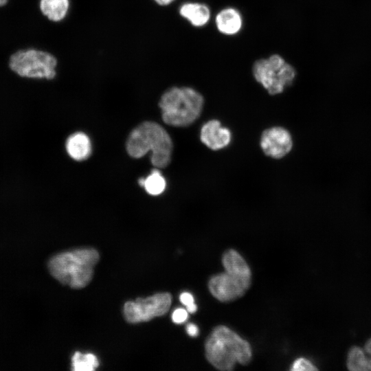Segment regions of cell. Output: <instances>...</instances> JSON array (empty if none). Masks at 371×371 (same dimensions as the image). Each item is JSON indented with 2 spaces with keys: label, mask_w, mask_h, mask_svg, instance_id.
<instances>
[{
  "label": "cell",
  "mask_w": 371,
  "mask_h": 371,
  "mask_svg": "<svg viewBox=\"0 0 371 371\" xmlns=\"http://www.w3.org/2000/svg\"><path fill=\"white\" fill-rule=\"evenodd\" d=\"M207 361L219 370H232L236 363L248 364L252 356L249 343L225 326H216L205 342Z\"/></svg>",
  "instance_id": "obj_1"
},
{
  "label": "cell",
  "mask_w": 371,
  "mask_h": 371,
  "mask_svg": "<svg viewBox=\"0 0 371 371\" xmlns=\"http://www.w3.org/2000/svg\"><path fill=\"white\" fill-rule=\"evenodd\" d=\"M99 258L96 249L82 248L54 256L47 266L50 274L60 283L73 289H81L92 280Z\"/></svg>",
  "instance_id": "obj_2"
},
{
  "label": "cell",
  "mask_w": 371,
  "mask_h": 371,
  "mask_svg": "<svg viewBox=\"0 0 371 371\" xmlns=\"http://www.w3.org/2000/svg\"><path fill=\"white\" fill-rule=\"evenodd\" d=\"M126 148L128 154L133 158H141L148 152H152V164L162 168L170 162L173 144L169 134L161 125L146 121L131 132Z\"/></svg>",
  "instance_id": "obj_3"
},
{
  "label": "cell",
  "mask_w": 371,
  "mask_h": 371,
  "mask_svg": "<svg viewBox=\"0 0 371 371\" xmlns=\"http://www.w3.org/2000/svg\"><path fill=\"white\" fill-rule=\"evenodd\" d=\"M225 271L216 274L208 281L211 294L222 302L242 297L251 285V273L243 256L235 249L227 250L223 255Z\"/></svg>",
  "instance_id": "obj_4"
},
{
  "label": "cell",
  "mask_w": 371,
  "mask_h": 371,
  "mask_svg": "<svg viewBox=\"0 0 371 371\" xmlns=\"http://www.w3.org/2000/svg\"><path fill=\"white\" fill-rule=\"evenodd\" d=\"M203 102V96L190 87H172L161 95L159 106L166 124L184 127L200 116Z\"/></svg>",
  "instance_id": "obj_5"
},
{
  "label": "cell",
  "mask_w": 371,
  "mask_h": 371,
  "mask_svg": "<svg viewBox=\"0 0 371 371\" xmlns=\"http://www.w3.org/2000/svg\"><path fill=\"white\" fill-rule=\"evenodd\" d=\"M253 74L269 94L276 95L293 83L296 72L282 57L275 54L257 60L253 67Z\"/></svg>",
  "instance_id": "obj_6"
},
{
  "label": "cell",
  "mask_w": 371,
  "mask_h": 371,
  "mask_svg": "<svg viewBox=\"0 0 371 371\" xmlns=\"http://www.w3.org/2000/svg\"><path fill=\"white\" fill-rule=\"evenodd\" d=\"M56 63L52 54L31 49L13 54L9 65L13 71L22 77L52 79L56 76Z\"/></svg>",
  "instance_id": "obj_7"
},
{
  "label": "cell",
  "mask_w": 371,
  "mask_h": 371,
  "mask_svg": "<svg viewBox=\"0 0 371 371\" xmlns=\"http://www.w3.org/2000/svg\"><path fill=\"white\" fill-rule=\"evenodd\" d=\"M172 303L170 293H158L146 298L128 301L124 306V315L127 322L137 324L148 322L155 317L165 315Z\"/></svg>",
  "instance_id": "obj_8"
},
{
  "label": "cell",
  "mask_w": 371,
  "mask_h": 371,
  "mask_svg": "<svg viewBox=\"0 0 371 371\" xmlns=\"http://www.w3.org/2000/svg\"><path fill=\"white\" fill-rule=\"evenodd\" d=\"M292 146L291 136L284 128L272 127L262 134L260 146L265 154L272 158L283 157L290 152Z\"/></svg>",
  "instance_id": "obj_9"
},
{
  "label": "cell",
  "mask_w": 371,
  "mask_h": 371,
  "mask_svg": "<svg viewBox=\"0 0 371 371\" xmlns=\"http://www.w3.org/2000/svg\"><path fill=\"white\" fill-rule=\"evenodd\" d=\"M201 142L209 148L217 150L226 147L231 141L229 130L216 120H210L201 129Z\"/></svg>",
  "instance_id": "obj_10"
},
{
  "label": "cell",
  "mask_w": 371,
  "mask_h": 371,
  "mask_svg": "<svg viewBox=\"0 0 371 371\" xmlns=\"http://www.w3.org/2000/svg\"><path fill=\"white\" fill-rule=\"evenodd\" d=\"M66 150L72 159L83 161L91 153V141L86 134L82 132L75 133L67 138Z\"/></svg>",
  "instance_id": "obj_11"
},
{
  "label": "cell",
  "mask_w": 371,
  "mask_h": 371,
  "mask_svg": "<svg viewBox=\"0 0 371 371\" xmlns=\"http://www.w3.org/2000/svg\"><path fill=\"white\" fill-rule=\"evenodd\" d=\"M218 30L223 34L233 35L239 32L242 26V18L234 8L222 10L216 17Z\"/></svg>",
  "instance_id": "obj_12"
},
{
  "label": "cell",
  "mask_w": 371,
  "mask_h": 371,
  "mask_svg": "<svg viewBox=\"0 0 371 371\" xmlns=\"http://www.w3.org/2000/svg\"><path fill=\"white\" fill-rule=\"evenodd\" d=\"M180 14L188 19L194 26L205 25L210 17V12L207 5L199 3H187L179 9Z\"/></svg>",
  "instance_id": "obj_13"
},
{
  "label": "cell",
  "mask_w": 371,
  "mask_h": 371,
  "mask_svg": "<svg viewBox=\"0 0 371 371\" xmlns=\"http://www.w3.org/2000/svg\"><path fill=\"white\" fill-rule=\"evenodd\" d=\"M69 5V0H41L40 1L41 12L53 21H59L65 18Z\"/></svg>",
  "instance_id": "obj_14"
},
{
  "label": "cell",
  "mask_w": 371,
  "mask_h": 371,
  "mask_svg": "<svg viewBox=\"0 0 371 371\" xmlns=\"http://www.w3.org/2000/svg\"><path fill=\"white\" fill-rule=\"evenodd\" d=\"M138 183L149 194L153 196L161 194L166 186L165 178L157 169L153 170L146 177L139 179Z\"/></svg>",
  "instance_id": "obj_15"
},
{
  "label": "cell",
  "mask_w": 371,
  "mask_h": 371,
  "mask_svg": "<svg viewBox=\"0 0 371 371\" xmlns=\"http://www.w3.org/2000/svg\"><path fill=\"white\" fill-rule=\"evenodd\" d=\"M72 370L75 371H93L98 367L97 357L91 354L76 352L71 358Z\"/></svg>",
  "instance_id": "obj_16"
},
{
  "label": "cell",
  "mask_w": 371,
  "mask_h": 371,
  "mask_svg": "<svg viewBox=\"0 0 371 371\" xmlns=\"http://www.w3.org/2000/svg\"><path fill=\"white\" fill-rule=\"evenodd\" d=\"M347 368L352 371H368L363 349L352 347L348 354Z\"/></svg>",
  "instance_id": "obj_17"
},
{
  "label": "cell",
  "mask_w": 371,
  "mask_h": 371,
  "mask_svg": "<svg viewBox=\"0 0 371 371\" xmlns=\"http://www.w3.org/2000/svg\"><path fill=\"white\" fill-rule=\"evenodd\" d=\"M291 370H317V368L308 359L305 358H299L293 363Z\"/></svg>",
  "instance_id": "obj_18"
},
{
  "label": "cell",
  "mask_w": 371,
  "mask_h": 371,
  "mask_svg": "<svg viewBox=\"0 0 371 371\" xmlns=\"http://www.w3.org/2000/svg\"><path fill=\"white\" fill-rule=\"evenodd\" d=\"M188 319V311L182 308H178L174 311L172 319L176 324H181Z\"/></svg>",
  "instance_id": "obj_19"
},
{
  "label": "cell",
  "mask_w": 371,
  "mask_h": 371,
  "mask_svg": "<svg viewBox=\"0 0 371 371\" xmlns=\"http://www.w3.org/2000/svg\"><path fill=\"white\" fill-rule=\"evenodd\" d=\"M363 349L368 371H371V338L367 341Z\"/></svg>",
  "instance_id": "obj_20"
},
{
  "label": "cell",
  "mask_w": 371,
  "mask_h": 371,
  "mask_svg": "<svg viewBox=\"0 0 371 371\" xmlns=\"http://www.w3.org/2000/svg\"><path fill=\"white\" fill-rule=\"evenodd\" d=\"M180 302L186 306L194 303L193 295L188 292H183L179 296Z\"/></svg>",
  "instance_id": "obj_21"
},
{
  "label": "cell",
  "mask_w": 371,
  "mask_h": 371,
  "mask_svg": "<svg viewBox=\"0 0 371 371\" xmlns=\"http://www.w3.org/2000/svg\"><path fill=\"white\" fill-rule=\"evenodd\" d=\"M188 334L191 337H196L199 334V328L194 324H189L186 327Z\"/></svg>",
  "instance_id": "obj_22"
},
{
  "label": "cell",
  "mask_w": 371,
  "mask_h": 371,
  "mask_svg": "<svg viewBox=\"0 0 371 371\" xmlns=\"http://www.w3.org/2000/svg\"><path fill=\"white\" fill-rule=\"evenodd\" d=\"M186 308H187L188 312H189L190 313H194L197 310V306L195 303H193L192 304L187 306Z\"/></svg>",
  "instance_id": "obj_23"
},
{
  "label": "cell",
  "mask_w": 371,
  "mask_h": 371,
  "mask_svg": "<svg viewBox=\"0 0 371 371\" xmlns=\"http://www.w3.org/2000/svg\"><path fill=\"white\" fill-rule=\"evenodd\" d=\"M155 1L159 5H166L170 3L174 0H155Z\"/></svg>",
  "instance_id": "obj_24"
},
{
  "label": "cell",
  "mask_w": 371,
  "mask_h": 371,
  "mask_svg": "<svg viewBox=\"0 0 371 371\" xmlns=\"http://www.w3.org/2000/svg\"><path fill=\"white\" fill-rule=\"evenodd\" d=\"M8 0H0V6L5 5L7 3Z\"/></svg>",
  "instance_id": "obj_25"
}]
</instances>
